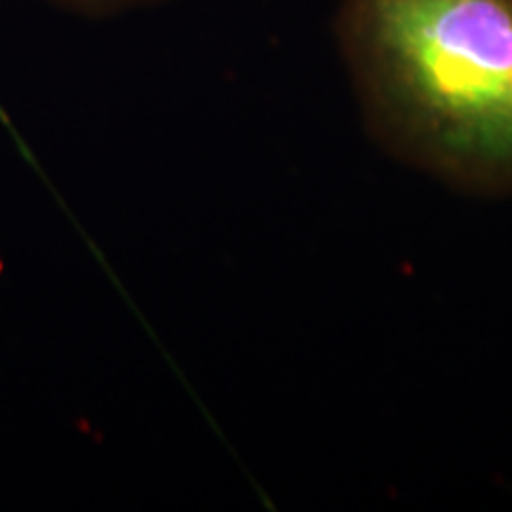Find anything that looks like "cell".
<instances>
[{
  "mask_svg": "<svg viewBox=\"0 0 512 512\" xmlns=\"http://www.w3.org/2000/svg\"><path fill=\"white\" fill-rule=\"evenodd\" d=\"M41 3L53 5L57 10L72 12L79 17H117L124 12L143 10V8H155V5L169 3V0H41Z\"/></svg>",
  "mask_w": 512,
  "mask_h": 512,
  "instance_id": "cell-2",
  "label": "cell"
},
{
  "mask_svg": "<svg viewBox=\"0 0 512 512\" xmlns=\"http://www.w3.org/2000/svg\"><path fill=\"white\" fill-rule=\"evenodd\" d=\"M337 41L389 155L456 190L512 195V0H342Z\"/></svg>",
  "mask_w": 512,
  "mask_h": 512,
  "instance_id": "cell-1",
  "label": "cell"
}]
</instances>
